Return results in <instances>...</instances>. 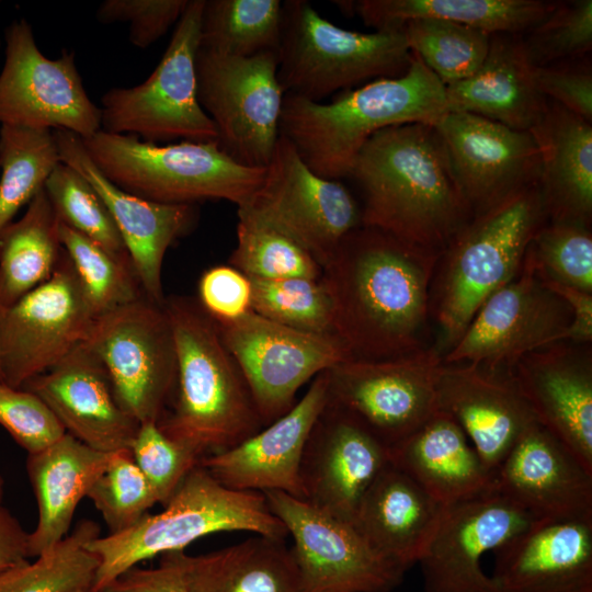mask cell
<instances>
[{
	"mask_svg": "<svg viewBox=\"0 0 592 592\" xmlns=\"http://www.w3.org/2000/svg\"><path fill=\"white\" fill-rule=\"evenodd\" d=\"M130 452L162 505L201 459L192 449L164 434L152 421L140 423Z\"/></svg>",
	"mask_w": 592,
	"mask_h": 592,
	"instance_id": "obj_48",
	"label": "cell"
},
{
	"mask_svg": "<svg viewBox=\"0 0 592 592\" xmlns=\"http://www.w3.org/2000/svg\"><path fill=\"white\" fill-rule=\"evenodd\" d=\"M496 488L534 521L592 517V473L537 422L497 469Z\"/></svg>",
	"mask_w": 592,
	"mask_h": 592,
	"instance_id": "obj_26",
	"label": "cell"
},
{
	"mask_svg": "<svg viewBox=\"0 0 592 592\" xmlns=\"http://www.w3.org/2000/svg\"><path fill=\"white\" fill-rule=\"evenodd\" d=\"M21 388L38 396L66 432L89 447L130 449L140 423L123 409L105 367L83 342Z\"/></svg>",
	"mask_w": 592,
	"mask_h": 592,
	"instance_id": "obj_24",
	"label": "cell"
},
{
	"mask_svg": "<svg viewBox=\"0 0 592 592\" xmlns=\"http://www.w3.org/2000/svg\"><path fill=\"white\" fill-rule=\"evenodd\" d=\"M569 305L544 285L525 254L520 273L478 308L444 363H468L509 374L524 355L563 341Z\"/></svg>",
	"mask_w": 592,
	"mask_h": 592,
	"instance_id": "obj_15",
	"label": "cell"
},
{
	"mask_svg": "<svg viewBox=\"0 0 592 592\" xmlns=\"http://www.w3.org/2000/svg\"><path fill=\"white\" fill-rule=\"evenodd\" d=\"M65 249L53 275L0 310V382L21 388L82 343L94 320Z\"/></svg>",
	"mask_w": 592,
	"mask_h": 592,
	"instance_id": "obj_18",
	"label": "cell"
},
{
	"mask_svg": "<svg viewBox=\"0 0 592 592\" xmlns=\"http://www.w3.org/2000/svg\"><path fill=\"white\" fill-rule=\"evenodd\" d=\"M197 100L217 130V145L237 163L265 169L280 137L284 92L277 53L234 57L198 48Z\"/></svg>",
	"mask_w": 592,
	"mask_h": 592,
	"instance_id": "obj_10",
	"label": "cell"
},
{
	"mask_svg": "<svg viewBox=\"0 0 592 592\" xmlns=\"http://www.w3.org/2000/svg\"><path fill=\"white\" fill-rule=\"evenodd\" d=\"M0 425L27 454L54 444L67 432L35 394L0 382Z\"/></svg>",
	"mask_w": 592,
	"mask_h": 592,
	"instance_id": "obj_49",
	"label": "cell"
},
{
	"mask_svg": "<svg viewBox=\"0 0 592 592\" xmlns=\"http://www.w3.org/2000/svg\"><path fill=\"white\" fill-rule=\"evenodd\" d=\"M163 506L160 513L145 514L124 532L100 535L88 543L99 560L90 592H101L143 560L184 550L214 533L243 531L276 539L288 536L262 492L227 488L200 463Z\"/></svg>",
	"mask_w": 592,
	"mask_h": 592,
	"instance_id": "obj_6",
	"label": "cell"
},
{
	"mask_svg": "<svg viewBox=\"0 0 592 592\" xmlns=\"http://www.w3.org/2000/svg\"><path fill=\"white\" fill-rule=\"evenodd\" d=\"M60 220L45 187L27 204L24 215L0 234V310L46 282L64 252Z\"/></svg>",
	"mask_w": 592,
	"mask_h": 592,
	"instance_id": "obj_36",
	"label": "cell"
},
{
	"mask_svg": "<svg viewBox=\"0 0 592 592\" xmlns=\"http://www.w3.org/2000/svg\"><path fill=\"white\" fill-rule=\"evenodd\" d=\"M238 219L231 266L248 277L262 280L321 276L318 262L293 239L253 220Z\"/></svg>",
	"mask_w": 592,
	"mask_h": 592,
	"instance_id": "obj_44",
	"label": "cell"
},
{
	"mask_svg": "<svg viewBox=\"0 0 592 592\" xmlns=\"http://www.w3.org/2000/svg\"><path fill=\"white\" fill-rule=\"evenodd\" d=\"M217 325L265 426L294 407L298 390L308 380L351 358L334 334L296 330L253 310Z\"/></svg>",
	"mask_w": 592,
	"mask_h": 592,
	"instance_id": "obj_17",
	"label": "cell"
},
{
	"mask_svg": "<svg viewBox=\"0 0 592 592\" xmlns=\"http://www.w3.org/2000/svg\"><path fill=\"white\" fill-rule=\"evenodd\" d=\"M0 124L68 130L81 138L101 130L100 107L84 89L75 53L45 56L23 18L4 30Z\"/></svg>",
	"mask_w": 592,
	"mask_h": 592,
	"instance_id": "obj_13",
	"label": "cell"
},
{
	"mask_svg": "<svg viewBox=\"0 0 592 592\" xmlns=\"http://www.w3.org/2000/svg\"><path fill=\"white\" fill-rule=\"evenodd\" d=\"M78 592H90L89 590H81V591H78Z\"/></svg>",
	"mask_w": 592,
	"mask_h": 592,
	"instance_id": "obj_57",
	"label": "cell"
},
{
	"mask_svg": "<svg viewBox=\"0 0 592 592\" xmlns=\"http://www.w3.org/2000/svg\"><path fill=\"white\" fill-rule=\"evenodd\" d=\"M293 538L300 592H390L405 571L375 550L351 522L282 491L262 492Z\"/></svg>",
	"mask_w": 592,
	"mask_h": 592,
	"instance_id": "obj_16",
	"label": "cell"
},
{
	"mask_svg": "<svg viewBox=\"0 0 592 592\" xmlns=\"http://www.w3.org/2000/svg\"><path fill=\"white\" fill-rule=\"evenodd\" d=\"M526 254L539 276L592 293L591 224L547 220Z\"/></svg>",
	"mask_w": 592,
	"mask_h": 592,
	"instance_id": "obj_45",
	"label": "cell"
},
{
	"mask_svg": "<svg viewBox=\"0 0 592 592\" xmlns=\"http://www.w3.org/2000/svg\"><path fill=\"white\" fill-rule=\"evenodd\" d=\"M390 463V448L361 421L327 402L300 463L304 500L353 523L373 481Z\"/></svg>",
	"mask_w": 592,
	"mask_h": 592,
	"instance_id": "obj_21",
	"label": "cell"
},
{
	"mask_svg": "<svg viewBox=\"0 0 592 592\" xmlns=\"http://www.w3.org/2000/svg\"><path fill=\"white\" fill-rule=\"evenodd\" d=\"M59 235L94 317L144 295L130 262L115 258L61 223Z\"/></svg>",
	"mask_w": 592,
	"mask_h": 592,
	"instance_id": "obj_41",
	"label": "cell"
},
{
	"mask_svg": "<svg viewBox=\"0 0 592 592\" xmlns=\"http://www.w3.org/2000/svg\"><path fill=\"white\" fill-rule=\"evenodd\" d=\"M440 254L376 228L351 231L321 269L335 335L351 358L387 360L430 346V289Z\"/></svg>",
	"mask_w": 592,
	"mask_h": 592,
	"instance_id": "obj_1",
	"label": "cell"
},
{
	"mask_svg": "<svg viewBox=\"0 0 592 592\" xmlns=\"http://www.w3.org/2000/svg\"><path fill=\"white\" fill-rule=\"evenodd\" d=\"M509 374L537 423L592 473L591 343L547 345L521 357Z\"/></svg>",
	"mask_w": 592,
	"mask_h": 592,
	"instance_id": "obj_23",
	"label": "cell"
},
{
	"mask_svg": "<svg viewBox=\"0 0 592 592\" xmlns=\"http://www.w3.org/2000/svg\"><path fill=\"white\" fill-rule=\"evenodd\" d=\"M539 276V275H538ZM546 287L570 307L572 320L563 341L589 344L592 341V293L539 276Z\"/></svg>",
	"mask_w": 592,
	"mask_h": 592,
	"instance_id": "obj_54",
	"label": "cell"
},
{
	"mask_svg": "<svg viewBox=\"0 0 592 592\" xmlns=\"http://www.w3.org/2000/svg\"><path fill=\"white\" fill-rule=\"evenodd\" d=\"M494 554L500 592H592V517L535 521Z\"/></svg>",
	"mask_w": 592,
	"mask_h": 592,
	"instance_id": "obj_28",
	"label": "cell"
},
{
	"mask_svg": "<svg viewBox=\"0 0 592 592\" xmlns=\"http://www.w3.org/2000/svg\"><path fill=\"white\" fill-rule=\"evenodd\" d=\"M177 556L190 592H300L285 539L255 535L208 554Z\"/></svg>",
	"mask_w": 592,
	"mask_h": 592,
	"instance_id": "obj_34",
	"label": "cell"
},
{
	"mask_svg": "<svg viewBox=\"0 0 592 592\" xmlns=\"http://www.w3.org/2000/svg\"><path fill=\"white\" fill-rule=\"evenodd\" d=\"M349 177L362 190V226L440 255L473 217L433 125L377 132Z\"/></svg>",
	"mask_w": 592,
	"mask_h": 592,
	"instance_id": "obj_2",
	"label": "cell"
},
{
	"mask_svg": "<svg viewBox=\"0 0 592 592\" xmlns=\"http://www.w3.org/2000/svg\"><path fill=\"white\" fill-rule=\"evenodd\" d=\"M442 363L434 345L395 358L345 360L326 371L327 402L352 414L390 448L437 411Z\"/></svg>",
	"mask_w": 592,
	"mask_h": 592,
	"instance_id": "obj_14",
	"label": "cell"
},
{
	"mask_svg": "<svg viewBox=\"0 0 592 592\" xmlns=\"http://www.w3.org/2000/svg\"><path fill=\"white\" fill-rule=\"evenodd\" d=\"M83 343L105 367L123 409L158 422L173 397L177 351L163 305L145 295L95 317Z\"/></svg>",
	"mask_w": 592,
	"mask_h": 592,
	"instance_id": "obj_12",
	"label": "cell"
},
{
	"mask_svg": "<svg viewBox=\"0 0 592 592\" xmlns=\"http://www.w3.org/2000/svg\"><path fill=\"white\" fill-rule=\"evenodd\" d=\"M390 462L443 506L496 486L462 428L436 411L410 435L390 447Z\"/></svg>",
	"mask_w": 592,
	"mask_h": 592,
	"instance_id": "obj_31",
	"label": "cell"
},
{
	"mask_svg": "<svg viewBox=\"0 0 592 592\" xmlns=\"http://www.w3.org/2000/svg\"><path fill=\"white\" fill-rule=\"evenodd\" d=\"M282 25L280 0H205L200 47L234 57L277 53Z\"/></svg>",
	"mask_w": 592,
	"mask_h": 592,
	"instance_id": "obj_37",
	"label": "cell"
},
{
	"mask_svg": "<svg viewBox=\"0 0 592 592\" xmlns=\"http://www.w3.org/2000/svg\"><path fill=\"white\" fill-rule=\"evenodd\" d=\"M177 351L172 407L157 422L200 458L229 449L265 425L217 322L196 298L166 297Z\"/></svg>",
	"mask_w": 592,
	"mask_h": 592,
	"instance_id": "obj_3",
	"label": "cell"
},
{
	"mask_svg": "<svg viewBox=\"0 0 592 592\" xmlns=\"http://www.w3.org/2000/svg\"><path fill=\"white\" fill-rule=\"evenodd\" d=\"M100 535L95 522L79 521L71 534L36 560L0 572V592L91 591L99 560L87 545Z\"/></svg>",
	"mask_w": 592,
	"mask_h": 592,
	"instance_id": "obj_39",
	"label": "cell"
},
{
	"mask_svg": "<svg viewBox=\"0 0 592 592\" xmlns=\"http://www.w3.org/2000/svg\"><path fill=\"white\" fill-rule=\"evenodd\" d=\"M82 144L113 184L157 203L225 200L238 207L259 187L265 170L237 163L217 143L182 140L158 145L99 130L82 138Z\"/></svg>",
	"mask_w": 592,
	"mask_h": 592,
	"instance_id": "obj_7",
	"label": "cell"
},
{
	"mask_svg": "<svg viewBox=\"0 0 592 592\" xmlns=\"http://www.w3.org/2000/svg\"><path fill=\"white\" fill-rule=\"evenodd\" d=\"M433 126L471 216L538 182L539 150L531 132L465 112H447Z\"/></svg>",
	"mask_w": 592,
	"mask_h": 592,
	"instance_id": "obj_20",
	"label": "cell"
},
{
	"mask_svg": "<svg viewBox=\"0 0 592 592\" xmlns=\"http://www.w3.org/2000/svg\"><path fill=\"white\" fill-rule=\"evenodd\" d=\"M402 30L410 50L445 87L473 76L489 49L490 34L446 21L417 19Z\"/></svg>",
	"mask_w": 592,
	"mask_h": 592,
	"instance_id": "obj_40",
	"label": "cell"
},
{
	"mask_svg": "<svg viewBox=\"0 0 592 592\" xmlns=\"http://www.w3.org/2000/svg\"><path fill=\"white\" fill-rule=\"evenodd\" d=\"M61 163L54 132L15 125L0 128V234L44 187Z\"/></svg>",
	"mask_w": 592,
	"mask_h": 592,
	"instance_id": "obj_38",
	"label": "cell"
},
{
	"mask_svg": "<svg viewBox=\"0 0 592 592\" xmlns=\"http://www.w3.org/2000/svg\"><path fill=\"white\" fill-rule=\"evenodd\" d=\"M411 50L402 29L362 33L334 25L308 1L283 2L277 78L284 94L315 102L403 75Z\"/></svg>",
	"mask_w": 592,
	"mask_h": 592,
	"instance_id": "obj_8",
	"label": "cell"
},
{
	"mask_svg": "<svg viewBox=\"0 0 592 592\" xmlns=\"http://www.w3.org/2000/svg\"><path fill=\"white\" fill-rule=\"evenodd\" d=\"M543 0H362L354 2L364 24L399 30L411 20L446 21L488 34H524L555 8Z\"/></svg>",
	"mask_w": 592,
	"mask_h": 592,
	"instance_id": "obj_35",
	"label": "cell"
},
{
	"mask_svg": "<svg viewBox=\"0 0 592 592\" xmlns=\"http://www.w3.org/2000/svg\"><path fill=\"white\" fill-rule=\"evenodd\" d=\"M249 278L251 307L258 315L296 330L335 335L332 299L321 276Z\"/></svg>",
	"mask_w": 592,
	"mask_h": 592,
	"instance_id": "obj_42",
	"label": "cell"
},
{
	"mask_svg": "<svg viewBox=\"0 0 592 592\" xmlns=\"http://www.w3.org/2000/svg\"><path fill=\"white\" fill-rule=\"evenodd\" d=\"M27 549L29 533L0 503V572L26 561Z\"/></svg>",
	"mask_w": 592,
	"mask_h": 592,
	"instance_id": "obj_55",
	"label": "cell"
},
{
	"mask_svg": "<svg viewBox=\"0 0 592 592\" xmlns=\"http://www.w3.org/2000/svg\"><path fill=\"white\" fill-rule=\"evenodd\" d=\"M3 493H4V480L2 476L0 475V503L2 501Z\"/></svg>",
	"mask_w": 592,
	"mask_h": 592,
	"instance_id": "obj_56",
	"label": "cell"
},
{
	"mask_svg": "<svg viewBox=\"0 0 592 592\" xmlns=\"http://www.w3.org/2000/svg\"><path fill=\"white\" fill-rule=\"evenodd\" d=\"M190 0H105L96 9L102 24H129V42L147 48L163 36L184 13Z\"/></svg>",
	"mask_w": 592,
	"mask_h": 592,
	"instance_id": "obj_50",
	"label": "cell"
},
{
	"mask_svg": "<svg viewBox=\"0 0 592 592\" xmlns=\"http://www.w3.org/2000/svg\"><path fill=\"white\" fill-rule=\"evenodd\" d=\"M45 192L61 224L115 258L130 262L109 208L80 172L64 162L59 163L47 179Z\"/></svg>",
	"mask_w": 592,
	"mask_h": 592,
	"instance_id": "obj_43",
	"label": "cell"
},
{
	"mask_svg": "<svg viewBox=\"0 0 592 592\" xmlns=\"http://www.w3.org/2000/svg\"><path fill=\"white\" fill-rule=\"evenodd\" d=\"M445 86L411 52L407 71L339 94L329 103L284 94L280 135L316 174L340 180L350 174L364 144L396 125H435L446 113Z\"/></svg>",
	"mask_w": 592,
	"mask_h": 592,
	"instance_id": "obj_4",
	"label": "cell"
},
{
	"mask_svg": "<svg viewBox=\"0 0 592 592\" xmlns=\"http://www.w3.org/2000/svg\"><path fill=\"white\" fill-rule=\"evenodd\" d=\"M539 150L538 184L548 220L592 219V124L548 100L530 130Z\"/></svg>",
	"mask_w": 592,
	"mask_h": 592,
	"instance_id": "obj_32",
	"label": "cell"
},
{
	"mask_svg": "<svg viewBox=\"0 0 592 592\" xmlns=\"http://www.w3.org/2000/svg\"><path fill=\"white\" fill-rule=\"evenodd\" d=\"M522 37L534 67L589 56L592 49V0L557 2L548 15Z\"/></svg>",
	"mask_w": 592,
	"mask_h": 592,
	"instance_id": "obj_47",
	"label": "cell"
},
{
	"mask_svg": "<svg viewBox=\"0 0 592 592\" xmlns=\"http://www.w3.org/2000/svg\"><path fill=\"white\" fill-rule=\"evenodd\" d=\"M112 453L89 447L70 434L29 454L27 476L37 503V523L29 533V557L47 551L68 535L76 509L105 469Z\"/></svg>",
	"mask_w": 592,
	"mask_h": 592,
	"instance_id": "obj_33",
	"label": "cell"
},
{
	"mask_svg": "<svg viewBox=\"0 0 592 592\" xmlns=\"http://www.w3.org/2000/svg\"><path fill=\"white\" fill-rule=\"evenodd\" d=\"M533 522L528 512L496 486L444 506L418 561L425 592H500L483 571L482 557Z\"/></svg>",
	"mask_w": 592,
	"mask_h": 592,
	"instance_id": "obj_19",
	"label": "cell"
},
{
	"mask_svg": "<svg viewBox=\"0 0 592 592\" xmlns=\"http://www.w3.org/2000/svg\"><path fill=\"white\" fill-rule=\"evenodd\" d=\"M0 47H1V39H0Z\"/></svg>",
	"mask_w": 592,
	"mask_h": 592,
	"instance_id": "obj_58",
	"label": "cell"
},
{
	"mask_svg": "<svg viewBox=\"0 0 592 592\" xmlns=\"http://www.w3.org/2000/svg\"><path fill=\"white\" fill-rule=\"evenodd\" d=\"M160 557L158 567L149 569L134 567L101 592H190L177 550Z\"/></svg>",
	"mask_w": 592,
	"mask_h": 592,
	"instance_id": "obj_53",
	"label": "cell"
},
{
	"mask_svg": "<svg viewBox=\"0 0 592 592\" xmlns=\"http://www.w3.org/2000/svg\"><path fill=\"white\" fill-rule=\"evenodd\" d=\"M205 0H190L155 70L141 83L112 88L101 98V130L158 144L217 143L197 100L195 61Z\"/></svg>",
	"mask_w": 592,
	"mask_h": 592,
	"instance_id": "obj_9",
	"label": "cell"
},
{
	"mask_svg": "<svg viewBox=\"0 0 592 592\" xmlns=\"http://www.w3.org/2000/svg\"><path fill=\"white\" fill-rule=\"evenodd\" d=\"M53 132L61 162L80 172L109 208L143 294L163 305V259L167 250L197 224L196 205L151 202L119 189L96 168L80 136L68 130Z\"/></svg>",
	"mask_w": 592,
	"mask_h": 592,
	"instance_id": "obj_22",
	"label": "cell"
},
{
	"mask_svg": "<svg viewBox=\"0 0 592 592\" xmlns=\"http://www.w3.org/2000/svg\"><path fill=\"white\" fill-rule=\"evenodd\" d=\"M539 91L550 101L592 122V68L590 56L534 67Z\"/></svg>",
	"mask_w": 592,
	"mask_h": 592,
	"instance_id": "obj_51",
	"label": "cell"
},
{
	"mask_svg": "<svg viewBox=\"0 0 592 592\" xmlns=\"http://www.w3.org/2000/svg\"><path fill=\"white\" fill-rule=\"evenodd\" d=\"M443 509L390 462L364 493L353 524L375 550L406 572L423 555Z\"/></svg>",
	"mask_w": 592,
	"mask_h": 592,
	"instance_id": "obj_30",
	"label": "cell"
},
{
	"mask_svg": "<svg viewBox=\"0 0 592 592\" xmlns=\"http://www.w3.org/2000/svg\"><path fill=\"white\" fill-rule=\"evenodd\" d=\"M448 112H465L530 132L547 110L522 34L490 35L487 56L469 78L445 87Z\"/></svg>",
	"mask_w": 592,
	"mask_h": 592,
	"instance_id": "obj_29",
	"label": "cell"
},
{
	"mask_svg": "<svg viewBox=\"0 0 592 592\" xmlns=\"http://www.w3.org/2000/svg\"><path fill=\"white\" fill-rule=\"evenodd\" d=\"M197 301L217 322H229L252 310L251 282L231 265L207 269L200 277Z\"/></svg>",
	"mask_w": 592,
	"mask_h": 592,
	"instance_id": "obj_52",
	"label": "cell"
},
{
	"mask_svg": "<svg viewBox=\"0 0 592 592\" xmlns=\"http://www.w3.org/2000/svg\"><path fill=\"white\" fill-rule=\"evenodd\" d=\"M328 400L326 372L277 420L238 445L204 456L200 465L227 488L282 491L304 500L300 463L310 431Z\"/></svg>",
	"mask_w": 592,
	"mask_h": 592,
	"instance_id": "obj_25",
	"label": "cell"
},
{
	"mask_svg": "<svg viewBox=\"0 0 592 592\" xmlns=\"http://www.w3.org/2000/svg\"><path fill=\"white\" fill-rule=\"evenodd\" d=\"M436 406L462 428L494 475L520 436L537 422L510 374L468 363H442Z\"/></svg>",
	"mask_w": 592,
	"mask_h": 592,
	"instance_id": "obj_27",
	"label": "cell"
},
{
	"mask_svg": "<svg viewBox=\"0 0 592 592\" xmlns=\"http://www.w3.org/2000/svg\"><path fill=\"white\" fill-rule=\"evenodd\" d=\"M87 497L102 514L110 533L130 528L156 503L157 497L136 465L130 449L113 452Z\"/></svg>",
	"mask_w": 592,
	"mask_h": 592,
	"instance_id": "obj_46",
	"label": "cell"
},
{
	"mask_svg": "<svg viewBox=\"0 0 592 592\" xmlns=\"http://www.w3.org/2000/svg\"><path fill=\"white\" fill-rule=\"evenodd\" d=\"M548 220L538 182L473 216L441 253L430 289L434 344L444 356L481 304L513 280L537 231Z\"/></svg>",
	"mask_w": 592,
	"mask_h": 592,
	"instance_id": "obj_5",
	"label": "cell"
},
{
	"mask_svg": "<svg viewBox=\"0 0 592 592\" xmlns=\"http://www.w3.org/2000/svg\"><path fill=\"white\" fill-rule=\"evenodd\" d=\"M237 208L238 217L293 239L321 269L341 241L362 226L361 207L348 187L312 172L281 135L259 187Z\"/></svg>",
	"mask_w": 592,
	"mask_h": 592,
	"instance_id": "obj_11",
	"label": "cell"
}]
</instances>
